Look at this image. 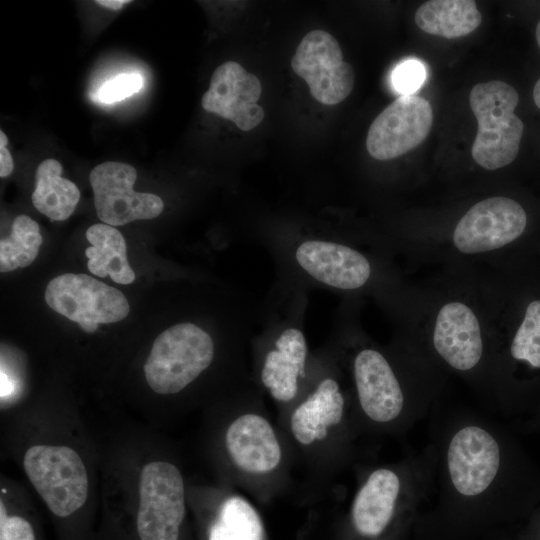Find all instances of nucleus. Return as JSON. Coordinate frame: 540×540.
Instances as JSON below:
<instances>
[{
  "label": "nucleus",
  "mask_w": 540,
  "mask_h": 540,
  "mask_svg": "<svg viewBox=\"0 0 540 540\" xmlns=\"http://www.w3.org/2000/svg\"><path fill=\"white\" fill-rule=\"evenodd\" d=\"M282 271V282L305 289L322 287L348 297L371 295L384 304H403L402 292L381 253L360 244L326 237H305L289 244H270Z\"/></svg>",
  "instance_id": "f257e3e1"
},
{
  "label": "nucleus",
  "mask_w": 540,
  "mask_h": 540,
  "mask_svg": "<svg viewBox=\"0 0 540 540\" xmlns=\"http://www.w3.org/2000/svg\"><path fill=\"white\" fill-rule=\"evenodd\" d=\"M433 293L419 307L420 327H425L434 351L449 367L473 370L491 336L482 285H451Z\"/></svg>",
  "instance_id": "f03ea898"
},
{
  "label": "nucleus",
  "mask_w": 540,
  "mask_h": 540,
  "mask_svg": "<svg viewBox=\"0 0 540 540\" xmlns=\"http://www.w3.org/2000/svg\"><path fill=\"white\" fill-rule=\"evenodd\" d=\"M528 218L523 206L507 196H491L473 204L442 240L419 255L452 264L495 259L521 238Z\"/></svg>",
  "instance_id": "7ed1b4c3"
},
{
  "label": "nucleus",
  "mask_w": 540,
  "mask_h": 540,
  "mask_svg": "<svg viewBox=\"0 0 540 540\" xmlns=\"http://www.w3.org/2000/svg\"><path fill=\"white\" fill-rule=\"evenodd\" d=\"M281 301L267 310L264 327L270 338L261 365L262 384L278 401H290L306 377L307 339L303 330L304 290L281 282Z\"/></svg>",
  "instance_id": "20e7f679"
},
{
  "label": "nucleus",
  "mask_w": 540,
  "mask_h": 540,
  "mask_svg": "<svg viewBox=\"0 0 540 540\" xmlns=\"http://www.w3.org/2000/svg\"><path fill=\"white\" fill-rule=\"evenodd\" d=\"M518 102V92L503 81L478 83L471 89L469 103L478 125L471 155L482 168L497 170L516 158L524 130L514 113Z\"/></svg>",
  "instance_id": "39448f33"
},
{
  "label": "nucleus",
  "mask_w": 540,
  "mask_h": 540,
  "mask_svg": "<svg viewBox=\"0 0 540 540\" xmlns=\"http://www.w3.org/2000/svg\"><path fill=\"white\" fill-rule=\"evenodd\" d=\"M214 354V340L201 326L172 325L154 340L144 365L145 379L157 394L179 393L208 369Z\"/></svg>",
  "instance_id": "423d86ee"
},
{
  "label": "nucleus",
  "mask_w": 540,
  "mask_h": 540,
  "mask_svg": "<svg viewBox=\"0 0 540 540\" xmlns=\"http://www.w3.org/2000/svg\"><path fill=\"white\" fill-rule=\"evenodd\" d=\"M24 472L49 510L68 517L86 502L89 478L76 450L65 444L37 443L23 455Z\"/></svg>",
  "instance_id": "0eeeda50"
},
{
  "label": "nucleus",
  "mask_w": 540,
  "mask_h": 540,
  "mask_svg": "<svg viewBox=\"0 0 540 540\" xmlns=\"http://www.w3.org/2000/svg\"><path fill=\"white\" fill-rule=\"evenodd\" d=\"M137 531L140 540H178L185 515V488L171 462L145 463L138 481Z\"/></svg>",
  "instance_id": "6e6552de"
},
{
  "label": "nucleus",
  "mask_w": 540,
  "mask_h": 540,
  "mask_svg": "<svg viewBox=\"0 0 540 540\" xmlns=\"http://www.w3.org/2000/svg\"><path fill=\"white\" fill-rule=\"evenodd\" d=\"M45 301L86 333L95 332L99 324L123 320L130 311L120 290L86 274L66 273L53 278L46 287Z\"/></svg>",
  "instance_id": "1a4fd4ad"
},
{
  "label": "nucleus",
  "mask_w": 540,
  "mask_h": 540,
  "mask_svg": "<svg viewBox=\"0 0 540 540\" xmlns=\"http://www.w3.org/2000/svg\"><path fill=\"white\" fill-rule=\"evenodd\" d=\"M291 66L306 81L311 95L322 104L336 105L353 90V67L343 60L335 37L324 30H313L303 37Z\"/></svg>",
  "instance_id": "9d476101"
},
{
  "label": "nucleus",
  "mask_w": 540,
  "mask_h": 540,
  "mask_svg": "<svg viewBox=\"0 0 540 540\" xmlns=\"http://www.w3.org/2000/svg\"><path fill=\"white\" fill-rule=\"evenodd\" d=\"M136 178V169L127 163L108 161L92 169L89 179L101 221L121 226L162 213L164 203L159 196L134 191Z\"/></svg>",
  "instance_id": "9b49d317"
},
{
  "label": "nucleus",
  "mask_w": 540,
  "mask_h": 540,
  "mask_svg": "<svg viewBox=\"0 0 540 540\" xmlns=\"http://www.w3.org/2000/svg\"><path fill=\"white\" fill-rule=\"evenodd\" d=\"M433 123L430 103L416 95H403L372 122L366 137L368 153L377 160L400 157L420 145Z\"/></svg>",
  "instance_id": "f8f14e48"
},
{
  "label": "nucleus",
  "mask_w": 540,
  "mask_h": 540,
  "mask_svg": "<svg viewBox=\"0 0 540 540\" xmlns=\"http://www.w3.org/2000/svg\"><path fill=\"white\" fill-rule=\"evenodd\" d=\"M261 92L255 75L235 61H226L212 74L201 104L205 111L232 121L240 130L250 131L264 119V110L257 103Z\"/></svg>",
  "instance_id": "ddd939ff"
},
{
  "label": "nucleus",
  "mask_w": 540,
  "mask_h": 540,
  "mask_svg": "<svg viewBox=\"0 0 540 540\" xmlns=\"http://www.w3.org/2000/svg\"><path fill=\"white\" fill-rule=\"evenodd\" d=\"M447 465L454 488L464 496L483 493L495 479L500 466V448L485 429L470 425L452 437Z\"/></svg>",
  "instance_id": "4468645a"
},
{
  "label": "nucleus",
  "mask_w": 540,
  "mask_h": 540,
  "mask_svg": "<svg viewBox=\"0 0 540 540\" xmlns=\"http://www.w3.org/2000/svg\"><path fill=\"white\" fill-rule=\"evenodd\" d=\"M353 376L360 405L372 420H394L404 406L400 382L388 359L372 347L360 349L353 360Z\"/></svg>",
  "instance_id": "2eb2a0df"
},
{
  "label": "nucleus",
  "mask_w": 540,
  "mask_h": 540,
  "mask_svg": "<svg viewBox=\"0 0 540 540\" xmlns=\"http://www.w3.org/2000/svg\"><path fill=\"white\" fill-rule=\"evenodd\" d=\"M226 447L235 464L250 473H267L280 462L281 449L269 422L256 414L237 418L226 432Z\"/></svg>",
  "instance_id": "dca6fc26"
},
{
  "label": "nucleus",
  "mask_w": 540,
  "mask_h": 540,
  "mask_svg": "<svg viewBox=\"0 0 540 540\" xmlns=\"http://www.w3.org/2000/svg\"><path fill=\"white\" fill-rule=\"evenodd\" d=\"M343 409L344 398L338 382L324 378L291 416L295 438L305 445L324 439L328 427L340 422Z\"/></svg>",
  "instance_id": "f3484780"
},
{
  "label": "nucleus",
  "mask_w": 540,
  "mask_h": 540,
  "mask_svg": "<svg viewBox=\"0 0 540 540\" xmlns=\"http://www.w3.org/2000/svg\"><path fill=\"white\" fill-rule=\"evenodd\" d=\"M400 490L398 476L391 470L374 471L359 490L353 503L352 517L359 533L374 537L389 523Z\"/></svg>",
  "instance_id": "a211bd4d"
},
{
  "label": "nucleus",
  "mask_w": 540,
  "mask_h": 540,
  "mask_svg": "<svg viewBox=\"0 0 540 540\" xmlns=\"http://www.w3.org/2000/svg\"><path fill=\"white\" fill-rule=\"evenodd\" d=\"M415 23L425 33L447 39L473 32L482 16L473 0H431L415 12Z\"/></svg>",
  "instance_id": "6ab92c4d"
},
{
  "label": "nucleus",
  "mask_w": 540,
  "mask_h": 540,
  "mask_svg": "<svg viewBox=\"0 0 540 540\" xmlns=\"http://www.w3.org/2000/svg\"><path fill=\"white\" fill-rule=\"evenodd\" d=\"M86 238L91 244L85 255L92 274L110 276L118 284H130L135 280L127 260L125 239L118 229L108 224H94L87 229Z\"/></svg>",
  "instance_id": "aec40b11"
},
{
  "label": "nucleus",
  "mask_w": 540,
  "mask_h": 540,
  "mask_svg": "<svg viewBox=\"0 0 540 540\" xmlns=\"http://www.w3.org/2000/svg\"><path fill=\"white\" fill-rule=\"evenodd\" d=\"M62 165L49 158L42 161L35 173L32 194L34 207L54 221L66 220L74 212L80 191L70 180L61 177Z\"/></svg>",
  "instance_id": "412c9836"
},
{
  "label": "nucleus",
  "mask_w": 540,
  "mask_h": 540,
  "mask_svg": "<svg viewBox=\"0 0 540 540\" xmlns=\"http://www.w3.org/2000/svg\"><path fill=\"white\" fill-rule=\"evenodd\" d=\"M208 540H263V525L249 502L233 496L221 505Z\"/></svg>",
  "instance_id": "4be33fe9"
},
{
  "label": "nucleus",
  "mask_w": 540,
  "mask_h": 540,
  "mask_svg": "<svg viewBox=\"0 0 540 540\" xmlns=\"http://www.w3.org/2000/svg\"><path fill=\"white\" fill-rule=\"evenodd\" d=\"M42 241L37 222L24 214L17 216L10 235L0 241V271L9 272L30 265L37 257Z\"/></svg>",
  "instance_id": "5701e85b"
},
{
  "label": "nucleus",
  "mask_w": 540,
  "mask_h": 540,
  "mask_svg": "<svg viewBox=\"0 0 540 540\" xmlns=\"http://www.w3.org/2000/svg\"><path fill=\"white\" fill-rule=\"evenodd\" d=\"M489 316L493 321L514 327L509 338L510 356L540 369V298L527 302L514 326L493 318L490 313Z\"/></svg>",
  "instance_id": "b1692460"
},
{
  "label": "nucleus",
  "mask_w": 540,
  "mask_h": 540,
  "mask_svg": "<svg viewBox=\"0 0 540 540\" xmlns=\"http://www.w3.org/2000/svg\"><path fill=\"white\" fill-rule=\"evenodd\" d=\"M426 77L423 63L417 59H406L400 62L391 73L393 88L400 94L413 95Z\"/></svg>",
  "instance_id": "393cba45"
},
{
  "label": "nucleus",
  "mask_w": 540,
  "mask_h": 540,
  "mask_svg": "<svg viewBox=\"0 0 540 540\" xmlns=\"http://www.w3.org/2000/svg\"><path fill=\"white\" fill-rule=\"evenodd\" d=\"M142 84V78L138 74H120L99 88L97 98L104 103L121 101L138 92Z\"/></svg>",
  "instance_id": "a878e982"
},
{
  "label": "nucleus",
  "mask_w": 540,
  "mask_h": 540,
  "mask_svg": "<svg viewBox=\"0 0 540 540\" xmlns=\"http://www.w3.org/2000/svg\"><path fill=\"white\" fill-rule=\"evenodd\" d=\"M0 540H35L32 525L25 518L9 515L1 497L0 503Z\"/></svg>",
  "instance_id": "bb28decb"
},
{
  "label": "nucleus",
  "mask_w": 540,
  "mask_h": 540,
  "mask_svg": "<svg viewBox=\"0 0 540 540\" xmlns=\"http://www.w3.org/2000/svg\"><path fill=\"white\" fill-rule=\"evenodd\" d=\"M8 143L7 136L3 131H0V176L7 177L13 171V160L6 145Z\"/></svg>",
  "instance_id": "cd10ccee"
},
{
  "label": "nucleus",
  "mask_w": 540,
  "mask_h": 540,
  "mask_svg": "<svg viewBox=\"0 0 540 540\" xmlns=\"http://www.w3.org/2000/svg\"><path fill=\"white\" fill-rule=\"evenodd\" d=\"M130 2L131 1L129 0H98L96 1L98 5L112 9V10H119Z\"/></svg>",
  "instance_id": "c85d7f7f"
},
{
  "label": "nucleus",
  "mask_w": 540,
  "mask_h": 540,
  "mask_svg": "<svg viewBox=\"0 0 540 540\" xmlns=\"http://www.w3.org/2000/svg\"><path fill=\"white\" fill-rule=\"evenodd\" d=\"M533 99L536 106L540 109V78L535 83V86L533 89Z\"/></svg>",
  "instance_id": "c756f323"
},
{
  "label": "nucleus",
  "mask_w": 540,
  "mask_h": 540,
  "mask_svg": "<svg viewBox=\"0 0 540 540\" xmlns=\"http://www.w3.org/2000/svg\"><path fill=\"white\" fill-rule=\"evenodd\" d=\"M535 36H536L537 44H538V46L540 48V21L538 22V24L536 26Z\"/></svg>",
  "instance_id": "7c9ffc66"
}]
</instances>
